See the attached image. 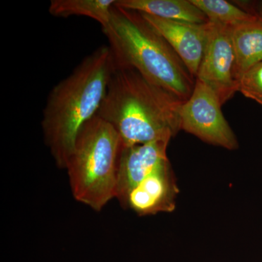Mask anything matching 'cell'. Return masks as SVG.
I'll list each match as a JSON object with an SVG mask.
<instances>
[{"label":"cell","mask_w":262,"mask_h":262,"mask_svg":"<svg viewBox=\"0 0 262 262\" xmlns=\"http://www.w3.org/2000/svg\"><path fill=\"white\" fill-rule=\"evenodd\" d=\"M191 2L206 15L209 22L225 27H234L251 21L258 17L225 0H191Z\"/></svg>","instance_id":"obj_13"},{"label":"cell","mask_w":262,"mask_h":262,"mask_svg":"<svg viewBox=\"0 0 262 262\" xmlns=\"http://www.w3.org/2000/svg\"><path fill=\"white\" fill-rule=\"evenodd\" d=\"M183 102L132 68H115L97 115L114 127L123 146L173 138Z\"/></svg>","instance_id":"obj_2"},{"label":"cell","mask_w":262,"mask_h":262,"mask_svg":"<svg viewBox=\"0 0 262 262\" xmlns=\"http://www.w3.org/2000/svg\"><path fill=\"white\" fill-rule=\"evenodd\" d=\"M117 6L143 14L187 23H208L206 15L191 0H116Z\"/></svg>","instance_id":"obj_11"},{"label":"cell","mask_w":262,"mask_h":262,"mask_svg":"<svg viewBox=\"0 0 262 262\" xmlns=\"http://www.w3.org/2000/svg\"><path fill=\"white\" fill-rule=\"evenodd\" d=\"M115 69L110 47L101 46L51 90L41 125L58 168H66L81 128L97 115Z\"/></svg>","instance_id":"obj_1"},{"label":"cell","mask_w":262,"mask_h":262,"mask_svg":"<svg viewBox=\"0 0 262 262\" xmlns=\"http://www.w3.org/2000/svg\"><path fill=\"white\" fill-rule=\"evenodd\" d=\"M102 30L115 68L134 69L183 102L189 99L196 79L141 13L115 4L110 24Z\"/></svg>","instance_id":"obj_3"},{"label":"cell","mask_w":262,"mask_h":262,"mask_svg":"<svg viewBox=\"0 0 262 262\" xmlns=\"http://www.w3.org/2000/svg\"><path fill=\"white\" fill-rule=\"evenodd\" d=\"M222 106L215 93L196 80L190 97L181 106V130L212 145L237 149L238 141L222 113Z\"/></svg>","instance_id":"obj_5"},{"label":"cell","mask_w":262,"mask_h":262,"mask_svg":"<svg viewBox=\"0 0 262 262\" xmlns=\"http://www.w3.org/2000/svg\"><path fill=\"white\" fill-rule=\"evenodd\" d=\"M204 53L196 80L208 85L222 105L233 97L238 84L233 76L234 53L229 27L208 24Z\"/></svg>","instance_id":"obj_6"},{"label":"cell","mask_w":262,"mask_h":262,"mask_svg":"<svg viewBox=\"0 0 262 262\" xmlns=\"http://www.w3.org/2000/svg\"><path fill=\"white\" fill-rule=\"evenodd\" d=\"M237 5L245 11L256 15L262 20V1L254 2L253 3H245V2H243V3H237Z\"/></svg>","instance_id":"obj_15"},{"label":"cell","mask_w":262,"mask_h":262,"mask_svg":"<svg viewBox=\"0 0 262 262\" xmlns=\"http://www.w3.org/2000/svg\"><path fill=\"white\" fill-rule=\"evenodd\" d=\"M141 14L165 38L196 79L206 47L208 23L190 24Z\"/></svg>","instance_id":"obj_9"},{"label":"cell","mask_w":262,"mask_h":262,"mask_svg":"<svg viewBox=\"0 0 262 262\" xmlns=\"http://www.w3.org/2000/svg\"><path fill=\"white\" fill-rule=\"evenodd\" d=\"M121 138L98 115L81 128L67 166L72 195L94 211L116 198Z\"/></svg>","instance_id":"obj_4"},{"label":"cell","mask_w":262,"mask_h":262,"mask_svg":"<svg viewBox=\"0 0 262 262\" xmlns=\"http://www.w3.org/2000/svg\"><path fill=\"white\" fill-rule=\"evenodd\" d=\"M237 91L262 106V62L253 66L243 75Z\"/></svg>","instance_id":"obj_14"},{"label":"cell","mask_w":262,"mask_h":262,"mask_svg":"<svg viewBox=\"0 0 262 262\" xmlns=\"http://www.w3.org/2000/svg\"><path fill=\"white\" fill-rule=\"evenodd\" d=\"M178 194L179 188L168 161L133 188L119 203L139 215L170 213L176 208Z\"/></svg>","instance_id":"obj_7"},{"label":"cell","mask_w":262,"mask_h":262,"mask_svg":"<svg viewBox=\"0 0 262 262\" xmlns=\"http://www.w3.org/2000/svg\"><path fill=\"white\" fill-rule=\"evenodd\" d=\"M171 138L122 147L119 160L116 198L121 201L133 188L169 161L167 149Z\"/></svg>","instance_id":"obj_8"},{"label":"cell","mask_w":262,"mask_h":262,"mask_svg":"<svg viewBox=\"0 0 262 262\" xmlns=\"http://www.w3.org/2000/svg\"><path fill=\"white\" fill-rule=\"evenodd\" d=\"M234 53L233 76L238 84L243 75L256 63L262 62V20L229 27Z\"/></svg>","instance_id":"obj_10"},{"label":"cell","mask_w":262,"mask_h":262,"mask_svg":"<svg viewBox=\"0 0 262 262\" xmlns=\"http://www.w3.org/2000/svg\"><path fill=\"white\" fill-rule=\"evenodd\" d=\"M116 0H52L49 13L59 18L85 16L98 21L102 29L111 20Z\"/></svg>","instance_id":"obj_12"}]
</instances>
